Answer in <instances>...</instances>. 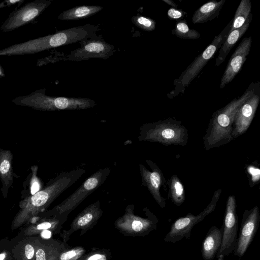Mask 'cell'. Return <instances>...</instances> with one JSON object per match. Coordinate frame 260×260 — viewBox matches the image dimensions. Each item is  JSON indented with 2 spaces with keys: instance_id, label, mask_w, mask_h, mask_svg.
Wrapping results in <instances>:
<instances>
[{
  "instance_id": "cell-1",
  "label": "cell",
  "mask_w": 260,
  "mask_h": 260,
  "mask_svg": "<svg viewBox=\"0 0 260 260\" xmlns=\"http://www.w3.org/2000/svg\"><path fill=\"white\" fill-rule=\"evenodd\" d=\"M82 168L61 172L50 179L34 194L22 199L12 222V229L21 226L46 210L61 193L74 184L85 173Z\"/></svg>"
},
{
  "instance_id": "cell-2",
  "label": "cell",
  "mask_w": 260,
  "mask_h": 260,
  "mask_svg": "<svg viewBox=\"0 0 260 260\" xmlns=\"http://www.w3.org/2000/svg\"><path fill=\"white\" fill-rule=\"evenodd\" d=\"M259 83H251L241 96L234 98L213 114L203 137L204 148L206 150L227 144L233 140L232 131L236 112L247 99L259 90Z\"/></svg>"
},
{
  "instance_id": "cell-3",
  "label": "cell",
  "mask_w": 260,
  "mask_h": 260,
  "mask_svg": "<svg viewBox=\"0 0 260 260\" xmlns=\"http://www.w3.org/2000/svg\"><path fill=\"white\" fill-rule=\"evenodd\" d=\"M15 104L30 107L40 111L85 110L96 105L94 101L87 98L52 96L45 94V89H40L30 94L13 99Z\"/></svg>"
},
{
  "instance_id": "cell-4",
  "label": "cell",
  "mask_w": 260,
  "mask_h": 260,
  "mask_svg": "<svg viewBox=\"0 0 260 260\" xmlns=\"http://www.w3.org/2000/svg\"><path fill=\"white\" fill-rule=\"evenodd\" d=\"M188 139L187 128L180 121L172 118L143 124L138 136L140 141L157 142L166 146H185Z\"/></svg>"
},
{
  "instance_id": "cell-5",
  "label": "cell",
  "mask_w": 260,
  "mask_h": 260,
  "mask_svg": "<svg viewBox=\"0 0 260 260\" xmlns=\"http://www.w3.org/2000/svg\"><path fill=\"white\" fill-rule=\"evenodd\" d=\"M232 21L233 19L219 34L215 36L212 42L204 51L194 59L178 78L175 79L173 90L167 94L169 99H172L181 93H183L186 88L213 57L226 39L232 27Z\"/></svg>"
},
{
  "instance_id": "cell-6",
  "label": "cell",
  "mask_w": 260,
  "mask_h": 260,
  "mask_svg": "<svg viewBox=\"0 0 260 260\" xmlns=\"http://www.w3.org/2000/svg\"><path fill=\"white\" fill-rule=\"evenodd\" d=\"M111 171L110 168H105L95 172L73 193L55 206L52 212L61 214L74 209L104 183Z\"/></svg>"
},
{
  "instance_id": "cell-7",
  "label": "cell",
  "mask_w": 260,
  "mask_h": 260,
  "mask_svg": "<svg viewBox=\"0 0 260 260\" xmlns=\"http://www.w3.org/2000/svg\"><path fill=\"white\" fill-rule=\"evenodd\" d=\"M221 192V189L215 191L209 204L199 214L194 215L189 213L185 216L178 218L172 224L170 231L166 235L165 241L174 243L183 238H189L193 226L214 210Z\"/></svg>"
},
{
  "instance_id": "cell-8",
  "label": "cell",
  "mask_w": 260,
  "mask_h": 260,
  "mask_svg": "<svg viewBox=\"0 0 260 260\" xmlns=\"http://www.w3.org/2000/svg\"><path fill=\"white\" fill-rule=\"evenodd\" d=\"M51 3L50 0H35L20 7H17L2 24L0 29L7 32L33 23Z\"/></svg>"
},
{
  "instance_id": "cell-9",
  "label": "cell",
  "mask_w": 260,
  "mask_h": 260,
  "mask_svg": "<svg viewBox=\"0 0 260 260\" xmlns=\"http://www.w3.org/2000/svg\"><path fill=\"white\" fill-rule=\"evenodd\" d=\"M236 201L235 196L228 197L226 204L224 219L222 226V242L216 257L222 254L224 256L234 252L237 243L238 217L236 212Z\"/></svg>"
},
{
  "instance_id": "cell-10",
  "label": "cell",
  "mask_w": 260,
  "mask_h": 260,
  "mask_svg": "<svg viewBox=\"0 0 260 260\" xmlns=\"http://www.w3.org/2000/svg\"><path fill=\"white\" fill-rule=\"evenodd\" d=\"M259 221L260 213L257 206L244 211L241 230L234 251L235 255L241 257L245 254L256 233Z\"/></svg>"
},
{
  "instance_id": "cell-11",
  "label": "cell",
  "mask_w": 260,
  "mask_h": 260,
  "mask_svg": "<svg viewBox=\"0 0 260 260\" xmlns=\"http://www.w3.org/2000/svg\"><path fill=\"white\" fill-rule=\"evenodd\" d=\"M93 38L82 41L81 47L72 51L67 56V59L78 61L91 58L107 59L115 52L113 45Z\"/></svg>"
},
{
  "instance_id": "cell-12",
  "label": "cell",
  "mask_w": 260,
  "mask_h": 260,
  "mask_svg": "<svg viewBox=\"0 0 260 260\" xmlns=\"http://www.w3.org/2000/svg\"><path fill=\"white\" fill-rule=\"evenodd\" d=\"M146 162L151 170L143 164L139 165L142 184L147 188L159 206L164 208L166 205V199L161 195L160 189L165 184L166 180L161 170L156 164L150 160H146Z\"/></svg>"
},
{
  "instance_id": "cell-13",
  "label": "cell",
  "mask_w": 260,
  "mask_h": 260,
  "mask_svg": "<svg viewBox=\"0 0 260 260\" xmlns=\"http://www.w3.org/2000/svg\"><path fill=\"white\" fill-rule=\"evenodd\" d=\"M259 91L255 92L237 111L232 131L233 140L245 133L251 124L260 101Z\"/></svg>"
},
{
  "instance_id": "cell-14",
  "label": "cell",
  "mask_w": 260,
  "mask_h": 260,
  "mask_svg": "<svg viewBox=\"0 0 260 260\" xmlns=\"http://www.w3.org/2000/svg\"><path fill=\"white\" fill-rule=\"evenodd\" d=\"M252 45V37H245L241 41L231 56L222 76L219 87L223 88L233 81L241 71L246 61Z\"/></svg>"
},
{
  "instance_id": "cell-15",
  "label": "cell",
  "mask_w": 260,
  "mask_h": 260,
  "mask_svg": "<svg viewBox=\"0 0 260 260\" xmlns=\"http://www.w3.org/2000/svg\"><path fill=\"white\" fill-rule=\"evenodd\" d=\"M13 155L9 149L0 148V180L2 183L1 189L4 198L8 196L9 189L12 187L14 177Z\"/></svg>"
},
{
  "instance_id": "cell-16",
  "label": "cell",
  "mask_w": 260,
  "mask_h": 260,
  "mask_svg": "<svg viewBox=\"0 0 260 260\" xmlns=\"http://www.w3.org/2000/svg\"><path fill=\"white\" fill-rule=\"evenodd\" d=\"M250 13L245 23L240 28L229 32L223 43L219 49L218 55L216 59L215 66H219L223 63L231 49L248 30L252 19Z\"/></svg>"
},
{
  "instance_id": "cell-17",
  "label": "cell",
  "mask_w": 260,
  "mask_h": 260,
  "mask_svg": "<svg viewBox=\"0 0 260 260\" xmlns=\"http://www.w3.org/2000/svg\"><path fill=\"white\" fill-rule=\"evenodd\" d=\"M222 238V228L211 227L206 235L202 246V255L204 260H212L220 247Z\"/></svg>"
},
{
  "instance_id": "cell-18",
  "label": "cell",
  "mask_w": 260,
  "mask_h": 260,
  "mask_svg": "<svg viewBox=\"0 0 260 260\" xmlns=\"http://www.w3.org/2000/svg\"><path fill=\"white\" fill-rule=\"evenodd\" d=\"M225 0H212L203 4L193 13L191 18L193 24L204 23L216 18L220 13Z\"/></svg>"
},
{
  "instance_id": "cell-19",
  "label": "cell",
  "mask_w": 260,
  "mask_h": 260,
  "mask_svg": "<svg viewBox=\"0 0 260 260\" xmlns=\"http://www.w3.org/2000/svg\"><path fill=\"white\" fill-rule=\"evenodd\" d=\"M41 241L38 238H30L20 242L14 248L16 260H35L37 249Z\"/></svg>"
},
{
  "instance_id": "cell-20",
  "label": "cell",
  "mask_w": 260,
  "mask_h": 260,
  "mask_svg": "<svg viewBox=\"0 0 260 260\" xmlns=\"http://www.w3.org/2000/svg\"><path fill=\"white\" fill-rule=\"evenodd\" d=\"M103 7L100 6H81L64 11L58 15L61 20H77L89 17L100 12Z\"/></svg>"
},
{
  "instance_id": "cell-21",
  "label": "cell",
  "mask_w": 260,
  "mask_h": 260,
  "mask_svg": "<svg viewBox=\"0 0 260 260\" xmlns=\"http://www.w3.org/2000/svg\"><path fill=\"white\" fill-rule=\"evenodd\" d=\"M30 169V173L22 184L23 189L21 191L22 199L34 194L44 187L42 180L37 175L38 166L33 165Z\"/></svg>"
},
{
  "instance_id": "cell-22",
  "label": "cell",
  "mask_w": 260,
  "mask_h": 260,
  "mask_svg": "<svg viewBox=\"0 0 260 260\" xmlns=\"http://www.w3.org/2000/svg\"><path fill=\"white\" fill-rule=\"evenodd\" d=\"M251 8L250 0H241L236 11L229 32L241 27L245 23L251 13Z\"/></svg>"
},
{
  "instance_id": "cell-23",
  "label": "cell",
  "mask_w": 260,
  "mask_h": 260,
  "mask_svg": "<svg viewBox=\"0 0 260 260\" xmlns=\"http://www.w3.org/2000/svg\"><path fill=\"white\" fill-rule=\"evenodd\" d=\"M169 197L177 206H180L185 201L183 185L176 175H173L169 180Z\"/></svg>"
},
{
  "instance_id": "cell-24",
  "label": "cell",
  "mask_w": 260,
  "mask_h": 260,
  "mask_svg": "<svg viewBox=\"0 0 260 260\" xmlns=\"http://www.w3.org/2000/svg\"><path fill=\"white\" fill-rule=\"evenodd\" d=\"M171 31L172 35L183 39L194 40L201 37L198 31L189 28L185 19L177 21Z\"/></svg>"
},
{
  "instance_id": "cell-25",
  "label": "cell",
  "mask_w": 260,
  "mask_h": 260,
  "mask_svg": "<svg viewBox=\"0 0 260 260\" xmlns=\"http://www.w3.org/2000/svg\"><path fill=\"white\" fill-rule=\"evenodd\" d=\"M55 253L52 245L41 242L36 252L35 260H56Z\"/></svg>"
},
{
  "instance_id": "cell-26",
  "label": "cell",
  "mask_w": 260,
  "mask_h": 260,
  "mask_svg": "<svg viewBox=\"0 0 260 260\" xmlns=\"http://www.w3.org/2000/svg\"><path fill=\"white\" fill-rule=\"evenodd\" d=\"M132 21L139 28L145 31H152L156 27V22L154 20L144 16H134L132 18Z\"/></svg>"
},
{
  "instance_id": "cell-27",
  "label": "cell",
  "mask_w": 260,
  "mask_h": 260,
  "mask_svg": "<svg viewBox=\"0 0 260 260\" xmlns=\"http://www.w3.org/2000/svg\"><path fill=\"white\" fill-rule=\"evenodd\" d=\"M54 222L50 221H45L37 224L31 225L24 232L26 236H32L44 230H48L52 228Z\"/></svg>"
},
{
  "instance_id": "cell-28",
  "label": "cell",
  "mask_w": 260,
  "mask_h": 260,
  "mask_svg": "<svg viewBox=\"0 0 260 260\" xmlns=\"http://www.w3.org/2000/svg\"><path fill=\"white\" fill-rule=\"evenodd\" d=\"M167 15L171 20L179 21L182 20L184 17L187 15V14L182 10L172 7L168 10Z\"/></svg>"
},
{
  "instance_id": "cell-29",
  "label": "cell",
  "mask_w": 260,
  "mask_h": 260,
  "mask_svg": "<svg viewBox=\"0 0 260 260\" xmlns=\"http://www.w3.org/2000/svg\"><path fill=\"white\" fill-rule=\"evenodd\" d=\"M83 249H73L62 253L60 256V260H71L83 253Z\"/></svg>"
},
{
  "instance_id": "cell-30",
  "label": "cell",
  "mask_w": 260,
  "mask_h": 260,
  "mask_svg": "<svg viewBox=\"0 0 260 260\" xmlns=\"http://www.w3.org/2000/svg\"><path fill=\"white\" fill-rule=\"evenodd\" d=\"M24 0H5L0 3V9L17 4L19 7Z\"/></svg>"
},
{
  "instance_id": "cell-31",
  "label": "cell",
  "mask_w": 260,
  "mask_h": 260,
  "mask_svg": "<svg viewBox=\"0 0 260 260\" xmlns=\"http://www.w3.org/2000/svg\"><path fill=\"white\" fill-rule=\"evenodd\" d=\"M86 260H107V258L105 255L95 254L89 256Z\"/></svg>"
},
{
  "instance_id": "cell-32",
  "label": "cell",
  "mask_w": 260,
  "mask_h": 260,
  "mask_svg": "<svg viewBox=\"0 0 260 260\" xmlns=\"http://www.w3.org/2000/svg\"><path fill=\"white\" fill-rule=\"evenodd\" d=\"M41 236L44 238L48 239L51 236V232L48 230H44L41 232Z\"/></svg>"
},
{
  "instance_id": "cell-33",
  "label": "cell",
  "mask_w": 260,
  "mask_h": 260,
  "mask_svg": "<svg viewBox=\"0 0 260 260\" xmlns=\"http://www.w3.org/2000/svg\"><path fill=\"white\" fill-rule=\"evenodd\" d=\"M164 2L167 3L168 5H171L172 8H177L178 5L175 4L173 1L171 0H163Z\"/></svg>"
},
{
  "instance_id": "cell-34",
  "label": "cell",
  "mask_w": 260,
  "mask_h": 260,
  "mask_svg": "<svg viewBox=\"0 0 260 260\" xmlns=\"http://www.w3.org/2000/svg\"><path fill=\"white\" fill-rule=\"evenodd\" d=\"M8 257V253L6 252H3L0 253V260H6Z\"/></svg>"
},
{
  "instance_id": "cell-35",
  "label": "cell",
  "mask_w": 260,
  "mask_h": 260,
  "mask_svg": "<svg viewBox=\"0 0 260 260\" xmlns=\"http://www.w3.org/2000/svg\"><path fill=\"white\" fill-rule=\"evenodd\" d=\"M5 77V73L3 67L0 64V78Z\"/></svg>"
},
{
  "instance_id": "cell-36",
  "label": "cell",
  "mask_w": 260,
  "mask_h": 260,
  "mask_svg": "<svg viewBox=\"0 0 260 260\" xmlns=\"http://www.w3.org/2000/svg\"><path fill=\"white\" fill-rule=\"evenodd\" d=\"M217 260H223L224 256L222 254H220L217 257Z\"/></svg>"
}]
</instances>
